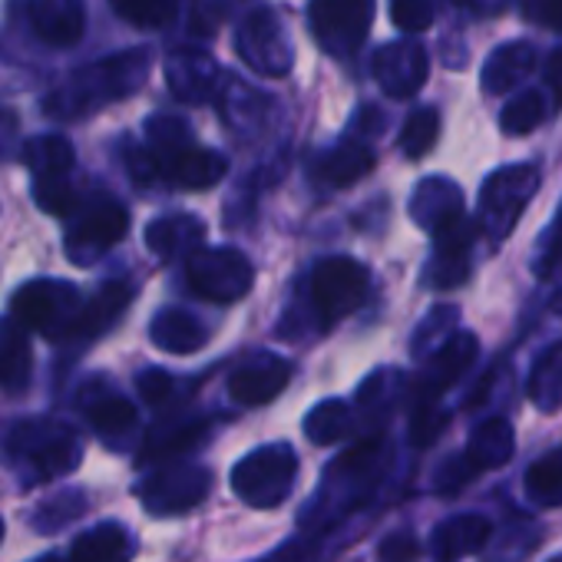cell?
<instances>
[{"label": "cell", "mask_w": 562, "mask_h": 562, "mask_svg": "<svg viewBox=\"0 0 562 562\" xmlns=\"http://www.w3.org/2000/svg\"><path fill=\"white\" fill-rule=\"evenodd\" d=\"M0 440H4L0 443V457L21 463L27 470L31 483L57 480V476L70 473L83 457L77 434L54 420L8 424V427H0Z\"/></svg>", "instance_id": "cell-1"}, {"label": "cell", "mask_w": 562, "mask_h": 562, "mask_svg": "<svg viewBox=\"0 0 562 562\" xmlns=\"http://www.w3.org/2000/svg\"><path fill=\"white\" fill-rule=\"evenodd\" d=\"M156 176L182 186V189H209L215 182H222L228 159L215 149H202L192 143V133L186 130V123L169 120V116H156L149 120V149Z\"/></svg>", "instance_id": "cell-2"}, {"label": "cell", "mask_w": 562, "mask_h": 562, "mask_svg": "<svg viewBox=\"0 0 562 562\" xmlns=\"http://www.w3.org/2000/svg\"><path fill=\"white\" fill-rule=\"evenodd\" d=\"M149 74V54L146 50H130L120 57H110L103 64H93L87 70H80L64 90L60 97H54L47 106H54L50 113L60 116H80V113H93L103 103L123 100L130 93H136L143 87Z\"/></svg>", "instance_id": "cell-3"}, {"label": "cell", "mask_w": 562, "mask_h": 562, "mask_svg": "<svg viewBox=\"0 0 562 562\" xmlns=\"http://www.w3.org/2000/svg\"><path fill=\"white\" fill-rule=\"evenodd\" d=\"M299 476V457L289 443L258 447L248 457H241L232 470V490L241 503L255 509H271L285 503L292 493V483Z\"/></svg>", "instance_id": "cell-4"}, {"label": "cell", "mask_w": 562, "mask_h": 562, "mask_svg": "<svg viewBox=\"0 0 562 562\" xmlns=\"http://www.w3.org/2000/svg\"><path fill=\"white\" fill-rule=\"evenodd\" d=\"M83 299L74 285L67 281H54V278H37L31 285L18 289L14 302H11V318L31 335H47L54 341H67L70 325L80 312Z\"/></svg>", "instance_id": "cell-5"}, {"label": "cell", "mask_w": 562, "mask_h": 562, "mask_svg": "<svg viewBox=\"0 0 562 562\" xmlns=\"http://www.w3.org/2000/svg\"><path fill=\"white\" fill-rule=\"evenodd\" d=\"M539 189V169L529 162H513L496 169L480 192V228L493 238L503 241L516 222L522 218L526 205L532 202Z\"/></svg>", "instance_id": "cell-6"}, {"label": "cell", "mask_w": 562, "mask_h": 562, "mask_svg": "<svg viewBox=\"0 0 562 562\" xmlns=\"http://www.w3.org/2000/svg\"><path fill=\"white\" fill-rule=\"evenodd\" d=\"M189 289L205 302L232 305L251 292V261L238 248H195L186 258Z\"/></svg>", "instance_id": "cell-7"}, {"label": "cell", "mask_w": 562, "mask_h": 562, "mask_svg": "<svg viewBox=\"0 0 562 562\" xmlns=\"http://www.w3.org/2000/svg\"><path fill=\"white\" fill-rule=\"evenodd\" d=\"M371 274L358 258L348 255H331L315 265L312 271V302L322 318V325H335L345 315L358 312L368 299Z\"/></svg>", "instance_id": "cell-8"}, {"label": "cell", "mask_w": 562, "mask_h": 562, "mask_svg": "<svg viewBox=\"0 0 562 562\" xmlns=\"http://www.w3.org/2000/svg\"><path fill=\"white\" fill-rule=\"evenodd\" d=\"M308 24L331 57H351L374 24V0H312Z\"/></svg>", "instance_id": "cell-9"}, {"label": "cell", "mask_w": 562, "mask_h": 562, "mask_svg": "<svg viewBox=\"0 0 562 562\" xmlns=\"http://www.w3.org/2000/svg\"><path fill=\"white\" fill-rule=\"evenodd\" d=\"M212 486V473L195 463H169L139 483V499L153 516H179L195 509Z\"/></svg>", "instance_id": "cell-10"}, {"label": "cell", "mask_w": 562, "mask_h": 562, "mask_svg": "<svg viewBox=\"0 0 562 562\" xmlns=\"http://www.w3.org/2000/svg\"><path fill=\"white\" fill-rule=\"evenodd\" d=\"M126 232H130V212L120 202L103 199V202L90 205L83 215H77V222L70 225L67 255L74 261H93L103 251H110Z\"/></svg>", "instance_id": "cell-11"}, {"label": "cell", "mask_w": 562, "mask_h": 562, "mask_svg": "<svg viewBox=\"0 0 562 562\" xmlns=\"http://www.w3.org/2000/svg\"><path fill=\"white\" fill-rule=\"evenodd\" d=\"M238 54L245 57V64L265 77H281L292 67V50L285 41V31H281L278 18L268 11L251 14L241 31H238Z\"/></svg>", "instance_id": "cell-12"}, {"label": "cell", "mask_w": 562, "mask_h": 562, "mask_svg": "<svg viewBox=\"0 0 562 562\" xmlns=\"http://www.w3.org/2000/svg\"><path fill=\"white\" fill-rule=\"evenodd\" d=\"M292 381V364L274 355H255L228 378V394L241 407H261L274 401Z\"/></svg>", "instance_id": "cell-13"}, {"label": "cell", "mask_w": 562, "mask_h": 562, "mask_svg": "<svg viewBox=\"0 0 562 562\" xmlns=\"http://www.w3.org/2000/svg\"><path fill=\"white\" fill-rule=\"evenodd\" d=\"M427 74H430L427 50L420 44H411V41L387 44L374 57V77L384 87V93L394 100L414 97L427 83Z\"/></svg>", "instance_id": "cell-14"}, {"label": "cell", "mask_w": 562, "mask_h": 562, "mask_svg": "<svg viewBox=\"0 0 562 562\" xmlns=\"http://www.w3.org/2000/svg\"><path fill=\"white\" fill-rule=\"evenodd\" d=\"M476 335H467V331H460V335H450L440 348H437V355L427 361V371L420 374V381H417V404H434L470 364H473V358H476Z\"/></svg>", "instance_id": "cell-15"}, {"label": "cell", "mask_w": 562, "mask_h": 562, "mask_svg": "<svg viewBox=\"0 0 562 562\" xmlns=\"http://www.w3.org/2000/svg\"><path fill=\"white\" fill-rule=\"evenodd\" d=\"M27 18L34 34L54 47H74L87 31V11L80 0H31Z\"/></svg>", "instance_id": "cell-16"}, {"label": "cell", "mask_w": 562, "mask_h": 562, "mask_svg": "<svg viewBox=\"0 0 562 562\" xmlns=\"http://www.w3.org/2000/svg\"><path fill=\"white\" fill-rule=\"evenodd\" d=\"M130 302H133V289L126 285V281H110V285H103L90 302L80 305L67 341H93V338H100L103 331H110L116 325V318L130 308Z\"/></svg>", "instance_id": "cell-17"}, {"label": "cell", "mask_w": 562, "mask_h": 562, "mask_svg": "<svg viewBox=\"0 0 562 562\" xmlns=\"http://www.w3.org/2000/svg\"><path fill=\"white\" fill-rule=\"evenodd\" d=\"M205 238V225L195 215L176 212V215H162L156 222L146 225V245L153 255L172 261V258H189L195 248H202Z\"/></svg>", "instance_id": "cell-18"}, {"label": "cell", "mask_w": 562, "mask_h": 562, "mask_svg": "<svg viewBox=\"0 0 562 562\" xmlns=\"http://www.w3.org/2000/svg\"><path fill=\"white\" fill-rule=\"evenodd\" d=\"M536 70V50L522 41L503 44L490 54V60L483 64V90L499 97L516 90L529 74Z\"/></svg>", "instance_id": "cell-19"}, {"label": "cell", "mask_w": 562, "mask_h": 562, "mask_svg": "<svg viewBox=\"0 0 562 562\" xmlns=\"http://www.w3.org/2000/svg\"><path fill=\"white\" fill-rule=\"evenodd\" d=\"M149 338H153L156 348H162L169 355H195V351L205 348L209 328L195 315H189L182 308H166V312H159L153 318Z\"/></svg>", "instance_id": "cell-20"}, {"label": "cell", "mask_w": 562, "mask_h": 562, "mask_svg": "<svg viewBox=\"0 0 562 562\" xmlns=\"http://www.w3.org/2000/svg\"><path fill=\"white\" fill-rule=\"evenodd\" d=\"M493 526L483 516H453L434 529V555L440 562H457L463 555H473L486 546Z\"/></svg>", "instance_id": "cell-21"}, {"label": "cell", "mask_w": 562, "mask_h": 562, "mask_svg": "<svg viewBox=\"0 0 562 562\" xmlns=\"http://www.w3.org/2000/svg\"><path fill=\"white\" fill-rule=\"evenodd\" d=\"M34 355L27 331L14 318H0V387L21 394L31 384Z\"/></svg>", "instance_id": "cell-22"}, {"label": "cell", "mask_w": 562, "mask_h": 562, "mask_svg": "<svg viewBox=\"0 0 562 562\" xmlns=\"http://www.w3.org/2000/svg\"><path fill=\"white\" fill-rule=\"evenodd\" d=\"M133 539L120 522H100L77 536L70 555L64 562H130Z\"/></svg>", "instance_id": "cell-23"}, {"label": "cell", "mask_w": 562, "mask_h": 562, "mask_svg": "<svg viewBox=\"0 0 562 562\" xmlns=\"http://www.w3.org/2000/svg\"><path fill=\"white\" fill-rule=\"evenodd\" d=\"M371 169H374V153H371L364 143H358V139H345V143H338L335 149H328V153L318 159L315 176H318L325 186L341 189V186H351V182L364 179Z\"/></svg>", "instance_id": "cell-24"}, {"label": "cell", "mask_w": 562, "mask_h": 562, "mask_svg": "<svg viewBox=\"0 0 562 562\" xmlns=\"http://www.w3.org/2000/svg\"><path fill=\"white\" fill-rule=\"evenodd\" d=\"M411 212L417 215L420 225H427V228L434 232V228H440L443 222L463 215V202H460L457 186L440 182V179H427V182H420V189H417V195H414V202H411Z\"/></svg>", "instance_id": "cell-25"}, {"label": "cell", "mask_w": 562, "mask_h": 562, "mask_svg": "<svg viewBox=\"0 0 562 562\" xmlns=\"http://www.w3.org/2000/svg\"><path fill=\"white\" fill-rule=\"evenodd\" d=\"M470 457V463L483 473L493 467H503L513 457V427L503 417H493L486 424H480L470 437V447L463 450Z\"/></svg>", "instance_id": "cell-26"}, {"label": "cell", "mask_w": 562, "mask_h": 562, "mask_svg": "<svg viewBox=\"0 0 562 562\" xmlns=\"http://www.w3.org/2000/svg\"><path fill=\"white\" fill-rule=\"evenodd\" d=\"M218 70L205 54H176L169 60V83L179 100H205Z\"/></svg>", "instance_id": "cell-27"}, {"label": "cell", "mask_w": 562, "mask_h": 562, "mask_svg": "<svg viewBox=\"0 0 562 562\" xmlns=\"http://www.w3.org/2000/svg\"><path fill=\"white\" fill-rule=\"evenodd\" d=\"M87 420H90V427L100 434V437H106V443L113 440V443H120L123 437H130L133 430H136V407L126 401V397H120V394H103V397H97V401H90L87 404Z\"/></svg>", "instance_id": "cell-28"}, {"label": "cell", "mask_w": 562, "mask_h": 562, "mask_svg": "<svg viewBox=\"0 0 562 562\" xmlns=\"http://www.w3.org/2000/svg\"><path fill=\"white\" fill-rule=\"evenodd\" d=\"M529 397L539 411H559L562 407V341L552 345L532 368L529 378Z\"/></svg>", "instance_id": "cell-29"}, {"label": "cell", "mask_w": 562, "mask_h": 562, "mask_svg": "<svg viewBox=\"0 0 562 562\" xmlns=\"http://www.w3.org/2000/svg\"><path fill=\"white\" fill-rule=\"evenodd\" d=\"M526 493H529L532 503H539L546 509L562 506V450H552V453L539 457L526 470Z\"/></svg>", "instance_id": "cell-30"}, {"label": "cell", "mask_w": 562, "mask_h": 562, "mask_svg": "<svg viewBox=\"0 0 562 562\" xmlns=\"http://www.w3.org/2000/svg\"><path fill=\"white\" fill-rule=\"evenodd\" d=\"M348 430H351V407L345 401H322L305 417V437L318 447L345 440Z\"/></svg>", "instance_id": "cell-31"}, {"label": "cell", "mask_w": 562, "mask_h": 562, "mask_svg": "<svg viewBox=\"0 0 562 562\" xmlns=\"http://www.w3.org/2000/svg\"><path fill=\"white\" fill-rule=\"evenodd\" d=\"M34 176H67L74 169V146L64 136H37L24 146Z\"/></svg>", "instance_id": "cell-32"}, {"label": "cell", "mask_w": 562, "mask_h": 562, "mask_svg": "<svg viewBox=\"0 0 562 562\" xmlns=\"http://www.w3.org/2000/svg\"><path fill=\"white\" fill-rule=\"evenodd\" d=\"M202 434H205V420H186V424H176V427L156 430V434L146 440V447H143L139 460H143V463L169 460V457H176V453H182V450L195 447V443L202 440Z\"/></svg>", "instance_id": "cell-33"}, {"label": "cell", "mask_w": 562, "mask_h": 562, "mask_svg": "<svg viewBox=\"0 0 562 562\" xmlns=\"http://www.w3.org/2000/svg\"><path fill=\"white\" fill-rule=\"evenodd\" d=\"M542 120H546V97L539 90H522L499 113V130L506 136H526V133L539 130Z\"/></svg>", "instance_id": "cell-34"}, {"label": "cell", "mask_w": 562, "mask_h": 562, "mask_svg": "<svg viewBox=\"0 0 562 562\" xmlns=\"http://www.w3.org/2000/svg\"><path fill=\"white\" fill-rule=\"evenodd\" d=\"M110 4L126 24L156 31V27H166L176 21L182 0H110Z\"/></svg>", "instance_id": "cell-35"}, {"label": "cell", "mask_w": 562, "mask_h": 562, "mask_svg": "<svg viewBox=\"0 0 562 562\" xmlns=\"http://www.w3.org/2000/svg\"><path fill=\"white\" fill-rule=\"evenodd\" d=\"M437 136H440V116L437 110L430 106H420L407 116L404 130H401V149L407 159H420L427 156L434 146H437Z\"/></svg>", "instance_id": "cell-36"}, {"label": "cell", "mask_w": 562, "mask_h": 562, "mask_svg": "<svg viewBox=\"0 0 562 562\" xmlns=\"http://www.w3.org/2000/svg\"><path fill=\"white\" fill-rule=\"evenodd\" d=\"M87 509V496L80 490H64L50 499H44L34 513V529L37 532H57L67 522H74Z\"/></svg>", "instance_id": "cell-37"}, {"label": "cell", "mask_w": 562, "mask_h": 562, "mask_svg": "<svg viewBox=\"0 0 562 562\" xmlns=\"http://www.w3.org/2000/svg\"><path fill=\"white\" fill-rule=\"evenodd\" d=\"M34 202L57 218H70L80 205L74 186L67 182V176H37L34 182Z\"/></svg>", "instance_id": "cell-38"}, {"label": "cell", "mask_w": 562, "mask_h": 562, "mask_svg": "<svg viewBox=\"0 0 562 562\" xmlns=\"http://www.w3.org/2000/svg\"><path fill=\"white\" fill-rule=\"evenodd\" d=\"M391 21L404 34H424L434 24L430 0H391Z\"/></svg>", "instance_id": "cell-39"}, {"label": "cell", "mask_w": 562, "mask_h": 562, "mask_svg": "<svg viewBox=\"0 0 562 562\" xmlns=\"http://www.w3.org/2000/svg\"><path fill=\"white\" fill-rule=\"evenodd\" d=\"M476 473H480V470L470 463V457H467V453H457V457H450V460L440 467V473H437V490L447 493V496H453V493L463 490Z\"/></svg>", "instance_id": "cell-40"}, {"label": "cell", "mask_w": 562, "mask_h": 562, "mask_svg": "<svg viewBox=\"0 0 562 562\" xmlns=\"http://www.w3.org/2000/svg\"><path fill=\"white\" fill-rule=\"evenodd\" d=\"M519 8L529 24L562 34V0H519Z\"/></svg>", "instance_id": "cell-41"}, {"label": "cell", "mask_w": 562, "mask_h": 562, "mask_svg": "<svg viewBox=\"0 0 562 562\" xmlns=\"http://www.w3.org/2000/svg\"><path fill=\"white\" fill-rule=\"evenodd\" d=\"M172 387H176L172 374H169V371H159V368L143 371V374H139V381H136L139 397H143L146 404H153V407L166 404V401L172 397Z\"/></svg>", "instance_id": "cell-42"}, {"label": "cell", "mask_w": 562, "mask_h": 562, "mask_svg": "<svg viewBox=\"0 0 562 562\" xmlns=\"http://www.w3.org/2000/svg\"><path fill=\"white\" fill-rule=\"evenodd\" d=\"M420 555V539L414 532H391L378 546L381 562H414Z\"/></svg>", "instance_id": "cell-43"}, {"label": "cell", "mask_w": 562, "mask_h": 562, "mask_svg": "<svg viewBox=\"0 0 562 562\" xmlns=\"http://www.w3.org/2000/svg\"><path fill=\"white\" fill-rule=\"evenodd\" d=\"M555 268H562V209L552 222V232L542 238V258H539V274H552Z\"/></svg>", "instance_id": "cell-44"}, {"label": "cell", "mask_w": 562, "mask_h": 562, "mask_svg": "<svg viewBox=\"0 0 562 562\" xmlns=\"http://www.w3.org/2000/svg\"><path fill=\"white\" fill-rule=\"evenodd\" d=\"M546 83L555 97V106H562V50H555L549 60H546Z\"/></svg>", "instance_id": "cell-45"}, {"label": "cell", "mask_w": 562, "mask_h": 562, "mask_svg": "<svg viewBox=\"0 0 562 562\" xmlns=\"http://www.w3.org/2000/svg\"><path fill=\"white\" fill-rule=\"evenodd\" d=\"M453 4L473 8V11H480V14H496V11L503 8V0H453Z\"/></svg>", "instance_id": "cell-46"}, {"label": "cell", "mask_w": 562, "mask_h": 562, "mask_svg": "<svg viewBox=\"0 0 562 562\" xmlns=\"http://www.w3.org/2000/svg\"><path fill=\"white\" fill-rule=\"evenodd\" d=\"M552 312H555V315H562V292H559V295L552 299Z\"/></svg>", "instance_id": "cell-47"}, {"label": "cell", "mask_w": 562, "mask_h": 562, "mask_svg": "<svg viewBox=\"0 0 562 562\" xmlns=\"http://www.w3.org/2000/svg\"><path fill=\"white\" fill-rule=\"evenodd\" d=\"M41 562H64V559H57V555H47V559H41Z\"/></svg>", "instance_id": "cell-48"}, {"label": "cell", "mask_w": 562, "mask_h": 562, "mask_svg": "<svg viewBox=\"0 0 562 562\" xmlns=\"http://www.w3.org/2000/svg\"><path fill=\"white\" fill-rule=\"evenodd\" d=\"M0 539H4V519H0Z\"/></svg>", "instance_id": "cell-49"}, {"label": "cell", "mask_w": 562, "mask_h": 562, "mask_svg": "<svg viewBox=\"0 0 562 562\" xmlns=\"http://www.w3.org/2000/svg\"><path fill=\"white\" fill-rule=\"evenodd\" d=\"M552 562H562V555H555V559H552Z\"/></svg>", "instance_id": "cell-50"}]
</instances>
